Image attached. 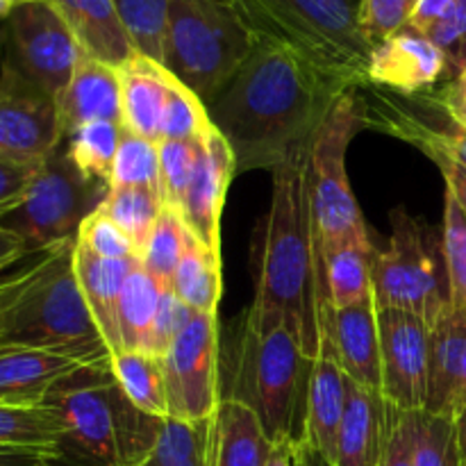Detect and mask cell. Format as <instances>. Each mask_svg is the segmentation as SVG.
<instances>
[{"label": "cell", "mask_w": 466, "mask_h": 466, "mask_svg": "<svg viewBox=\"0 0 466 466\" xmlns=\"http://www.w3.org/2000/svg\"><path fill=\"white\" fill-rule=\"evenodd\" d=\"M350 86L268 44L255 50L208 103L212 126L235 153L237 173L273 168L314 139Z\"/></svg>", "instance_id": "6da1fadb"}, {"label": "cell", "mask_w": 466, "mask_h": 466, "mask_svg": "<svg viewBox=\"0 0 466 466\" xmlns=\"http://www.w3.org/2000/svg\"><path fill=\"white\" fill-rule=\"evenodd\" d=\"M308 150L273 168V196L259 250L258 289L244 321L258 330L285 326L308 358L332 355V308L314 248L308 200Z\"/></svg>", "instance_id": "7a4b0ae2"}, {"label": "cell", "mask_w": 466, "mask_h": 466, "mask_svg": "<svg viewBox=\"0 0 466 466\" xmlns=\"http://www.w3.org/2000/svg\"><path fill=\"white\" fill-rule=\"evenodd\" d=\"M41 403L62 428L50 466H137L155 449L167 421L127 399L109 358L68 371Z\"/></svg>", "instance_id": "3957f363"}, {"label": "cell", "mask_w": 466, "mask_h": 466, "mask_svg": "<svg viewBox=\"0 0 466 466\" xmlns=\"http://www.w3.org/2000/svg\"><path fill=\"white\" fill-rule=\"evenodd\" d=\"M73 248L76 241L44 250L30 268L0 282V346L73 355L86 364L109 358L82 296Z\"/></svg>", "instance_id": "277c9868"}, {"label": "cell", "mask_w": 466, "mask_h": 466, "mask_svg": "<svg viewBox=\"0 0 466 466\" xmlns=\"http://www.w3.org/2000/svg\"><path fill=\"white\" fill-rule=\"evenodd\" d=\"M314 362L285 326L258 330L239 319L228 346V390L221 396L248 405L273 446H303Z\"/></svg>", "instance_id": "5b68a950"}, {"label": "cell", "mask_w": 466, "mask_h": 466, "mask_svg": "<svg viewBox=\"0 0 466 466\" xmlns=\"http://www.w3.org/2000/svg\"><path fill=\"white\" fill-rule=\"evenodd\" d=\"M258 44L276 46L350 89L369 85L373 44L353 0H230Z\"/></svg>", "instance_id": "8992f818"}, {"label": "cell", "mask_w": 466, "mask_h": 466, "mask_svg": "<svg viewBox=\"0 0 466 466\" xmlns=\"http://www.w3.org/2000/svg\"><path fill=\"white\" fill-rule=\"evenodd\" d=\"M369 109L358 89L337 98L326 121L309 141L308 150V200L312 221L319 271L326 282V262L337 250L353 244H371L362 209L350 189L346 153L360 132L367 127ZM330 294V291H328Z\"/></svg>", "instance_id": "52a82bcc"}, {"label": "cell", "mask_w": 466, "mask_h": 466, "mask_svg": "<svg viewBox=\"0 0 466 466\" xmlns=\"http://www.w3.org/2000/svg\"><path fill=\"white\" fill-rule=\"evenodd\" d=\"M255 44L230 0H168L162 66L205 105L244 66Z\"/></svg>", "instance_id": "ba28073f"}, {"label": "cell", "mask_w": 466, "mask_h": 466, "mask_svg": "<svg viewBox=\"0 0 466 466\" xmlns=\"http://www.w3.org/2000/svg\"><path fill=\"white\" fill-rule=\"evenodd\" d=\"M373 299L378 309L414 312L431 328L453 308L441 232L405 208L391 212L385 248L373 250Z\"/></svg>", "instance_id": "9c48e42d"}, {"label": "cell", "mask_w": 466, "mask_h": 466, "mask_svg": "<svg viewBox=\"0 0 466 466\" xmlns=\"http://www.w3.org/2000/svg\"><path fill=\"white\" fill-rule=\"evenodd\" d=\"M107 182L86 177L59 146L32 177L14 208L0 214V228L14 232L30 253L76 241L80 226L107 198Z\"/></svg>", "instance_id": "30bf717a"}, {"label": "cell", "mask_w": 466, "mask_h": 466, "mask_svg": "<svg viewBox=\"0 0 466 466\" xmlns=\"http://www.w3.org/2000/svg\"><path fill=\"white\" fill-rule=\"evenodd\" d=\"M82 48L50 0H23L0 25V64L57 100L82 57Z\"/></svg>", "instance_id": "8fae6325"}, {"label": "cell", "mask_w": 466, "mask_h": 466, "mask_svg": "<svg viewBox=\"0 0 466 466\" xmlns=\"http://www.w3.org/2000/svg\"><path fill=\"white\" fill-rule=\"evenodd\" d=\"M168 419L205 421L221 403V339L217 314L194 312L162 358Z\"/></svg>", "instance_id": "7c38bea8"}, {"label": "cell", "mask_w": 466, "mask_h": 466, "mask_svg": "<svg viewBox=\"0 0 466 466\" xmlns=\"http://www.w3.org/2000/svg\"><path fill=\"white\" fill-rule=\"evenodd\" d=\"M62 141L53 96L0 64V162L41 167Z\"/></svg>", "instance_id": "4fadbf2b"}, {"label": "cell", "mask_w": 466, "mask_h": 466, "mask_svg": "<svg viewBox=\"0 0 466 466\" xmlns=\"http://www.w3.org/2000/svg\"><path fill=\"white\" fill-rule=\"evenodd\" d=\"M382 396L399 412L426 410L431 326L405 309H378Z\"/></svg>", "instance_id": "5bb4252c"}, {"label": "cell", "mask_w": 466, "mask_h": 466, "mask_svg": "<svg viewBox=\"0 0 466 466\" xmlns=\"http://www.w3.org/2000/svg\"><path fill=\"white\" fill-rule=\"evenodd\" d=\"M237 173L235 153L214 127L198 144L194 176L182 203L180 217L198 244L221 255V214L228 187Z\"/></svg>", "instance_id": "9a60e30c"}, {"label": "cell", "mask_w": 466, "mask_h": 466, "mask_svg": "<svg viewBox=\"0 0 466 466\" xmlns=\"http://www.w3.org/2000/svg\"><path fill=\"white\" fill-rule=\"evenodd\" d=\"M446 57L423 32L403 27L373 46L369 62V85L390 86L414 96L444 80Z\"/></svg>", "instance_id": "2e32d148"}, {"label": "cell", "mask_w": 466, "mask_h": 466, "mask_svg": "<svg viewBox=\"0 0 466 466\" xmlns=\"http://www.w3.org/2000/svg\"><path fill=\"white\" fill-rule=\"evenodd\" d=\"M396 408L382 391L355 385L349 378V405L341 419L332 466H378L390 441Z\"/></svg>", "instance_id": "e0dca14e"}, {"label": "cell", "mask_w": 466, "mask_h": 466, "mask_svg": "<svg viewBox=\"0 0 466 466\" xmlns=\"http://www.w3.org/2000/svg\"><path fill=\"white\" fill-rule=\"evenodd\" d=\"M466 405V309L451 308L431 328L426 412L453 419Z\"/></svg>", "instance_id": "ac0fdd59"}, {"label": "cell", "mask_w": 466, "mask_h": 466, "mask_svg": "<svg viewBox=\"0 0 466 466\" xmlns=\"http://www.w3.org/2000/svg\"><path fill=\"white\" fill-rule=\"evenodd\" d=\"M330 344L332 358L355 385L382 391L380 326L373 296L349 308L335 309Z\"/></svg>", "instance_id": "d6986e66"}, {"label": "cell", "mask_w": 466, "mask_h": 466, "mask_svg": "<svg viewBox=\"0 0 466 466\" xmlns=\"http://www.w3.org/2000/svg\"><path fill=\"white\" fill-rule=\"evenodd\" d=\"M57 116L66 139L77 127L94 121H121L118 68L82 55L66 89L57 96Z\"/></svg>", "instance_id": "ffe728a7"}, {"label": "cell", "mask_w": 466, "mask_h": 466, "mask_svg": "<svg viewBox=\"0 0 466 466\" xmlns=\"http://www.w3.org/2000/svg\"><path fill=\"white\" fill-rule=\"evenodd\" d=\"M123 127L144 139L162 141V123L176 77L159 62L135 53L118 66Z\"/></svg>", "instance_id": "44dd1931"}, {"label": "cell", "mask_w": 466, "mask_h": 466, "mask_svg": "<svg viewBox=\"0 0 466 466\" xmlns=\"http://www.w3.org/2000/svg\"><path fill=\"white\" fill-rule=\"evenodd\" d=\"M137 262H139V258L103 259L77 241L76 248H73V264H76V276L80 282L82 296H85L86 308H89L91 317L98 326L109 355H116L123 350L121 332H118V303H121L123 285H126L127 276Z\"/></svg>", "instance_id": "7402d4cb"}, {"label": "cell", "mask_w": 466, "mask_h": 466, "mask_svg": "<svg viewBox=\"0 0 466 466\" xmlns=\"http://www.w3.org/2000/svg\"><path fill=\"white\" fill-rule=\"evenodd\" d=\"M82 53L118 68L137 53L112 0H50Z\"/></svg>", "instance_id": "603a6c76"}, {"label": "cell", "mask_w": 466, "mask_h": 466, "mask_svg": "<svg viewBox=\"0 0 466 466\" xmlns=\"http://www.w3.org/2000/svg\"><path fill=\"white\" fill-rule=\"evenodd\" d=\"M82 364L73 355L0 346V405H41L50 387Z\"/></svg>", "instance_id": "cb8c5ba5"}, {"label": "cell", "mask_w": 466, "mask_h": 466, "mask_svg": "<svg viewBox=\"0 0 466 466\" xmlns=\"http://www.w3.org/2000/svg\"><path fill=\"white\" fill-rule=\"evenodd\" d=\"M273 444L253 410L221 399L212 417L208 466H267Z\"/></svg>", "instance_id": "d4e9b609"}, {"label": "cell", "mask_w": 466, "mask_h": 466, "mask_svg": "<svg viewBox=\"0 0 466 466\" xmlns=\"http://www.w3.org/2000/svg\"><path fill=\"white\" fill-rule=\"evenodd\" d=\"M346 405H349V376L332 355H321L314 362L303 446L326 458L330 464L335 462L337 435Z\"/></svg>", "instance_id": "484cf974"}, {"label": "cell", "mask_w": 466, "mask_h": 466, "mask_svg": "<svg viewBox=\"0 0 466 466\" xmlns=\"http://www.w3.org/2000/svg\"><path fill=\"white\" fill-rule=\"evenodd\" d=\"M171 289L198 314H217L221 300V255L189 237L185 255L173 273Z\"/></svg>", "instance_id": "4316f807"}, {"label": "cell", "mask_w": 466, "mask_h": 466, "mask_svg": "<svg viewBox=\"0 0 466 466\" xmlns=\"http://www.w3.org/2000/svg\"><path fill=\"white\" fill-rule=\"evenodd\" d=\"M109 369L137 408L155 417L168 419L162 358L141 353V350H121L116 355H109Z\"/></svg>", "instance_id": "83f0119b"}, {"label": "cell", "mask_w": 466, "mask_h": 466, "mask_svg": "<svg viewBox=\"0 0 466 466\" xmlns=\"http://www.w3.org/2000/svg\"><path fill=\"white\" fill-rule=\"evenodd\" d=\"M162 291V282L155 280L139 259L123 285L121 303H118V332H121L123 350H141V353L146 350Z\"/></svg>", "instance_id": "f1b7e54d"}, {"label": "cell", "mask_w": 466, "mask_h": 466, "mask_svg": "<svg viewBox=\"0 0 466 466\" xmlns=\"http://www.w3.org/2000/svg\"><path fill=\"white\" fill-rule=\"evenodd\" d=\"M373 244H353L326 262L332 308L341 309L373 296Z\"/></svg>", "instance_id": "f546056e"}, {"label": "cell", "mask_w": 466, "mask_h": 466, "mask_svg": "<svg viewBox=\"0 0 466 466\" xmlns=\"http://www.w3.org/2000/svg\"><path fill=\"white\" fill-rule=\"evenodd\" d=\"M62 428L50 408L0 405V449H32L53 453Z\"/></svg>", "instance_id": "4dcf8cb0"}, {"label": "cell", "mask_w": 466, "mask_h": 466, "mask_svg": "<svg viewBox=\"0 0 466 466\" xmlns=\"http://www.w3.org/2000/svg\"><path fill=\"white\" fill-rule=\"evenodd\" d=\"M105 214L130 237L137 253H144L148 237L162 214L164 203L157 194L137 187H109L107 198L100 205Z\"/></svg>", "instance_id": "1f68e13d"}, {"label": "cell", "mask_w": 466, "mask_h": 466, "mask_svg": "<svg viewBox=\"0 0 466 466\" xmlns=\"http://www.w3.org/2000/svg\"><path fill=\"white\" fill-rule=\"evenodd\" d=\"M123 123L94 121L77 127L66 137V153L86 177L107 182L112 180L114 157L121 141Z\"/></svg>", "instance_id": "d6a6232c"}, {"label": "cell", "mask_w": 466, "mask_h": 466, "mask_svg": "<svg viewBox=\"0 0 466 466\" xmlns=\"http://www.w3.org/2000/svg\"><path fill=\"white\" fill-rule=\"evenodd\" d=\"M212 419L177 421L167 419L157 444L137 466H208Z\"/></svg>", "instance_id": "836d02e7"}, {"label": "cell", "mask_w": 466, "mask_h": 466, "mask_svg": "<svg viewBox=\"0 0 466 466\" xmlns=\"http://www.w3.org/2000/svg\"><path fill=\"white\" fill-rule=\"evenodd\" d=\"M189 237L191 235L187 230L185 221H182L180 212L164 208L153 232H150L148 244H146L144 253L139 258L146 271L155 280L162 282L164 287H171L173 273H176L177 264H180L182 255H185Z\"/></svg>", "instance_id": "e575fe53"}, {"label": "cell", "mask_w": 466, "mask_h": 466, "mask_svg": "<svg viewBox=\"0 0 466 466\" xmlns=\"http://www.w3.org/2000/svg\"><path fill=\"white\" fill-rule=\"evenodd\" d=\"M109 187H137L159 194V146L135 132L121 130Z\"/></svg>", "instance_id": "d590c367"}, {"label": "cell", "mask_w": 466, "mask_h": 466, "mask_svg": "<svg viewBox=\"0 0 466 466\" xmlns=\"http://www.w3.org/2000/svg\"><path fill=\"white\" fill-rule=\"evenodd\" d=\"M137 53L162 64L168 0H112Z\"/></svg>", "instance_id": "8d00e7d4"}, {"label": "cell", "mask_w": 466, "mask_h": 466, "mask_svg": "<svg viewBox=\"0 0 466 466\" xmlns=\"http://www.w3.org/2000/svg\"><path fill=\"white\" fill-rule=\"evenodd\" d=\"M414 466H462L455 421L426 410L412 412Z\"/></svg>", "instance_id": "74e56055"}, {"label": "cell", "mask_w": 466, "mask_h": 466, "mask_svg": "<svg viewBox=\"0 0 466 466\" xmlns=\"http://www.w3.org/2000/svg\"><path fill=\"white\" fill-rule=\"evenodd\" d=\"M214 130L208 105L176 77L162 123V141H200Z\"/></svg>", "instance_id": "f35d334b"}, {"label": "cell", "mask_w": 466, "mask_h": 466, "mask_svg": "<svg viewBox=\"0 0 466 466\" xmlns=\"http://www.w3.org/2000/svg\"><path fill=\"white\" fill-rule=\"evenodd\" d=\"M441 241L451 282V305L455 309H466V212L449 189L444 198Z\"/></svg>", "instance_id": "ab89813d"}, {"label": "cell", "mask_w": 466, "mask_h": 466, "mask_svg": "<svg viewBox=\"0 0 466 466\" xmlns=\"http://www.w3.org/2000/svg\"><path fill=\"white\" fill-rule=\"evenodd\" d=\"M200 141H159V194L164 208L180 212L196 168Z\"/></svg>", "instance_id": "60d3db41"}, {"label": "cell", "mask_w": 466, "mask_h": 466, "mask_svg": "<svg viewBox=\"0 0 466 466\" xmlns=\"http://www.w3.org/2000/svg\"><path fill=\"white\" fill-rule=\"evenodd\" d=\"M76 241L103 259L139 258V253H137L130 237H127L126 232H123L121 228H118L116 223H114L100 208L85 218Z\"/></svg>", "instance_id": "b9f144b4"}, {"label": "cell", "mask_w": 466, "mask_h": 466, "mask_svg": "<svg viewBox=\"0 0 466 466\" xmlns=\"http://www.w3.org/2000/svg\"><path fill=\"white\" fill-rule=\"evenodd\" d=\"M191 317H194V309L187 303H182L180 296L171 287H164L144 353L155 355V358H164L168 353V349L173 346V341L180 337L187 323L191 321Z\"/></svg>", "instance_id": "7bdbcfd3"}, {"label": "cell", "mask_w": 466, "mask_h": 466, "mask_svg": "<svg viewBox=\"0 0 466 466\" xmlns=\"http://www.w3.org/2000/svg\"><path fill=\"white\" fill-rule=\"evenodd\" d=\"M419 0H362L358 5V21L364 36L373 46L408 27Z\"/></svg>", "instance_id": "ee69618b"}, {"label": "cell", "mask_w": 466, "mask_h": 466, "mask_svg": "<svg viewBox=\"0 0 466 466\" xmlns=\"http://www.w3.org/2000/svg\"><path fill=\"white\" fill-rule=\"evenodd\" d=\"M428 39L444 53L446 80H455L466 71V0H458L440 23L426 32Z\"/></svg>", "instance_id": "f6af8a7d"}, {"label": "cell", "mask_w": 466, "mask_h": 466, "mask_svg": "<svg viewBox=\"0 0 466 466\" xmlns=\"http://www.w3.org/2000/svg\"><path fill=\"white\" fill-rule=\"evenodd\" d=\"M378 466H414V421L412 412H394L390 441Z\"/></svg>", "instance_id": "bcb514c9"}, {"label": "cell", "mask_w": 466, "mask_h": 466, "mask_svg": "<svg viewBox=\"0 0 466 466\" xmlns=\"http://www.w3.org/2000/svg\"><path fill=\"white\" fill-rule=\"evenodd\" d=\"M39 167H21V164L0 162V214L21 200L25 189L30 187Z\"/></svg>", "instance_id": "7dc6e473"}, {"label": "cell", "mask_w": 466, "mask_h": 466, "mask_svg": "<svg viewBox=\"0 0 466 466\" xmlns=\"http://www.w3.org/2000/svg\"><path fill=\"white\" fill-rule=\"evenodd\" d=\"M455 3H458V0H419L408 25L412 27V30L426 35L435 23H440L441 18L453 9Z\"/></svg>", "instance_id": "c3c4849f"}, {"label": "cell", "mask_w": 466, "mask_h": 466, "mask_svg": "<svg viewBox=\"0 0 466 466\" xmlns=\"http://www.w3.org/2000/svg\"><path fill=\"white\" fill-rule=\"evenodd\" d=\"M437 100L455 123L466 127V71L455 80H451L446 89L437 96Z\"/></svg>", "instance_id": "681fc988"}, {"label": "cell", "mask_w": 466, "mask_h": 466, "mask_svg": "<svg viewBox=\"0 0 466 466\" xmlns=\"http://www.w3.org/2000/svg\"><path fill=\"white\" fill-rule=\"evenodd\" d=\"M432 162L440 167L441 176L446 180V189L458 198V203L462 205L466 212V168L460 167L455 159L446 157V155H432Z\"/></svg>", "instance_id": "f907efd6"}, {"label": "cell", "mask_w": 466, "mask_h": 466, "mask_svg": "<svg viewBox=\"0 0 466 466\" xmlns=\"http://www.w3.org/2000/svg\"><path fill=\"white\" fill-rule=\"evenodd\" d=\"M48 451L0 449V466H48Z\"/></svg>", "instance_id": "816d5d0a"}, {"label": "cell", "mask_w": 466, "mask_h": 466, "mask_svg": "<svg viewBox=\"0 0 466 466\" xmlns=\"http://www.w3.org/2000/svg\"><path fill=\"white\" fill-rule=\"evenodd\" d=\"M30 255L27 246L18 239L14 232L0 228V271L7 267H12L14 262H18L21 258Z\"/></svg>", "instance_id": "f5cc1de1"}, {"label": "cell", "mask_w": 466, "mask_h": 466, "mask_svg": "<svg viewBox=\"0 0 466 466\" xmlns=\"http://www.w3.org/2000/svg\"><path fill=\"white\" fill-rule=\"evenodd\" d=\"M267 466H296V446L291 444L273 446Z\"/></svg>", "instance_id": "db71d44e"}, {"label": "cell", "mask_w": 466, "mask_h": 466, "mask_svg": "<svg viewBox=\"0 0 466 466\" xmlns=\"http://www.w3.org/2000/svg\"><path fill=\"white\" fill-rule=\"evenodd\" d=\"M455 432H458V451H460V462L466 466V405L453 417Z\"/></svg>", "instance_id": "11a10c76"}, {"label": "cell", "mask_w": 466, "mask_h": 466, "mask_svg": "<svg viewBox=\"0 0 466 466\" xmlns=\"http://www.w3.org/2000/svg\"><path fill=\"white\" fill-rule=\"evenodd\" d=\"M303 453H305V460H308V466H332L326 458H321V455L314 453V451L305 449V446H303Z\"/></svg>", "instance_id": "9f6ffc18"}, {"label": "cell", "mask_w": 466, "mask_h": 466, "mask_svg": "<svg viewBox=\"0 0 466 466\" xmlns=\"http://www.w3.org/2000/svg\"><path fill=\"white\" fill-rule=\"evenodd\" d=\"M14 5H16V3H12V0H0V18L7 16V14L12 12Z\"/></svg>", "instance_id": "6f0895ef"}, {"label": "cell", "mask_w": 466, "mask_h": 466, "mask_svg": "<svg viewBox=\"0 0 466 466\" xmlns=\"http://www.w3.org/2000/svg\"><path fill=\"white\" fill-rule=\"evenodd\" d=\"M296 466H308V460H305L303 446H296Z\"/></svg>", "instance_id": "680465c9"}, {"label": "cell", "mask_w": 466, "mask_h": 466, "mask_svg": "<svg viewBox=\"0 0 466 466\" xmlns=\"http://www.w3.org/2000/svg\"><path fill=\"white\" fill-rule=\"evenodd\" d=\"M12 3H23V0H12Z\"/></svg>", "instance_id": "91938a15"}, {"label": "cell", "mask_w": 466, "mask_h": 466, "mask_svg": "<svg viewBox=\"0 0 466 466\" xmlns=\"http://www.w3.org/2000/svg\"><path fill=\"white\" fill-rule=\"evenodd\" d=\"M48 466H50V464H48Z\"/></svg>", "instance_id": "94428289"}]
</instances>
